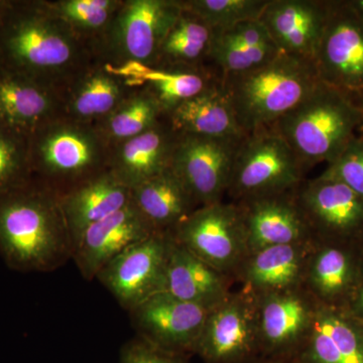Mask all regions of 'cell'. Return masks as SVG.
Wrapping results in <instances>:
<instances>
[{
    "label": "cell",
    "mask_w": 363,
    "mask_h": 363,
    "mask_svg": "<svg viewBox=\"0 0 363 363\" xmlns=\"http://www.w3.org/2000/svg\"><path fill=\"white\" fill-rule=\"evenodd\" d=\"M94 57L48 0H13L0 26V69L63 94Z\"/></svg>",
    "instance_id": "cell-1"
},
{
    "label": "cell",
    "mask_w": 363,
    "mask_h": 363,
    "mask_svg": "<svg viewBox=\"0 0 363 363\" xmlns=\"http://www.w3.org/2000/svg\"><path fill=\"white\" fill-rule=\"evenodd\" d=\"M73 253L61 195L30 182L0 196V255L18 272H52Z\"/></svg>",
    "instance_id": "cell-2"
},
{
    "label": "cell",
    "mask_w": 363,
    "mask_h": 363,
    "mask_svg": "<svg viewBox=\"0 0 363 363\" xmlns=\"http://www.w3.org/2000/svg\"><path fill=\"white\" fill-rule=\"evenodd\" d=\"M362 123L360 100L320 80L297 106L269 130L288 143L306 169L335 161L360 135Z\"/></svg>",
    "instance_id": "cell-3"
},
{
    "label": "cell",
    "mask_w": 363,
    "mask_h": 363,
    "mask_svg": "<svg viewBox=\"0 0 363 363\" xmlns=\"http://www.w3.org/2000/svg\"><path fill=\"white\" fill-rule=\"evenodd\" d=\"M319 82L314 61L281 52L257 68L221 78L222 88L247 135L271 128Z\"/></svg>",
    "instance_id": "cell-4"
},
{
    "label": "cell",
    "mask_w": 363,
    "mask_h": 363,
    "mask_svg": "<svg viewBox=\"0 0 363 363\" xmlns=\"http://www.w3.org/2000/svg\"><path fill=\"white\" fill-rule=\"evenodd\" d=\"M28 140L33 178L60 195L108 171L112 147L94 124L60 116Z\"/></svg>",
    "instance_id": "cell-5"
},
{
    "label": "cell",
    "mask_w": 363,
    "mask_h": 363,
    "mask_svg": "<svg viewBox=\"0 0 363 363\" xmlns=\"http://www.w3.org/2000/svg\"><path fill=\"white\" fill-rule=\"evenodd\" d=\"M182 11L180 0H123L93 52L119 68H154Z\"/></svg>",
    "instance_id": "cell-6"
},
{
    "label": "cell",
    "mask_w": 363,
    "mask_h": 363,
    "mask_svg": "<svg viewBox=\"0 0 363 363\" xmlns=\"http://www.w3.org/2000/svg\"><path fill=\"white\" fill-rule=\"evenodd\" d=\"M305 168L288 143L272 130L243 138L234 160L229 191L240 199L290 192Z\"/></svg>",
    "instance_id": "cell-7"
},
{
    "label": "cell",
    "mask_w": 363,
    "mask_h": 363,
    "mask_svg": "<svg viewBox=\"0 0 363 363\" xmlns=\"http://www.w3.org/2000/svg\"><path fill=\"white\" fill-rule=\"evenodd\" d=\"M315 64L322 82L360 100L363 91V20L346 0H328Z\"/></svg>",
    "instance_id": "cell-8"
},
{
    "label": "cell",
    "mask_w": 363,
    "mask_h": 363,
    "mask_svg": "<svg viewBox=\"0 0 363 363\" xmlns=\"http://www.w3.org/2000/svg\"><path fill=\"white\" fill-rule=\"evenodd\" d=\"M172 243L171 233L156 231L111 260L96 279L130 312L162 292Z\"/></svg>",
    "instance_id": "cell-9"
},
{
    "label": "cell",
    "mask_w": 363,
    "mask_h": 363,
    "mask_svg": "<svg viewBox=\"0 0 363 363\" xmlns=\"http://www.w3.org/2000/svg\"><path fill=\"white\" fill-rule=\"evenodd\" d=\"M243 138L178 135L171 168L199 206L220 202L228 190L234 160Z\"/></svg>",
    "instance_id": "cell-10"
},
{
    "label": "cell",
    "mask_w": 363,
    "mask_h": 363,
    "mask_svg": "<svg viewBox=\"0 0 363 363\" xmlns=\"http://www.w3.org/2000/svg\"><path fill=\"white\" fill-rule=\"evenodd\" d=\"M169 233L179 245L218 272L233 266L247 247L240 208L220 202L198 207Z\"/></svg>",
    "instance_id": "cell-11"
},
{
    "label": "cell",
    "mask_w": 363,
    "mask_h": 363,
    "mask_svg": "<svg viewBox=\"0 0 363 363\" xmlns=\"http://www.w3.org/2000/svg\"><path fill=\"white\" fill-rule=\"evenodd\" d=\"M211 309L159 292L133 308L140 338L157 350L180 355L195 351Z\"/></svg>",
    "instance_id": "cell-12"
},
{
    "label": "cell",
    "mask_w": 363,
    "mask_h": 363,
    "mask_svg": "<svg viewBox=\"0 0 363 363\" xmlns=\"http://www.w3.org/2000/svg\"><path fill=\"white\" fill-rule=\"evenodd\" d=\"M156 233L133 202L93 224L74 243L72 257L88 281L131 245Z\"/></svg>",
    "instance_id": "cell-13"
},
{
    "label": "cell",
    "mask_w": 363,
    "mask_h": 363,
    "mask_svg": "<svg viewBox=\"0 0 363 363\" xmlns=\"http://www.w3.org/2000/svg\"><path fill=\"white\" fill-rule=\"evenodd\" d=\"M135 88L118 67L94 55L62 94L63 116L80 123H97Z\"/></svg>",
    "instance_id": "cell-14"
},
{
    "label": "cell",
    "mask_w": 363,
    "mask_h": 363,
    "mask_svg": "<svg viewBox=\"0 0 363 363\" xmlns=\"http://www.w3.org/2000/svg\"><path fill=\"white\" fill-rule=\"evenodd\" d=\"M328 0H269L259 21L279 52L315 62Z\"/></svg>",
    "instance_id": "cell-15"
},
{
    "label": "cell",
    "mask_w": 363,
    "mask_h": 363,
    "mask_svg": "<svg viewBox=\"0 0 363 363\" xmlns=\"http://www.w3.org/2000/svg\"><path fill=\"white\" fill-rule=\"evenodd\" d=\"M240 208L247 247L255 252L276 245H296L309 230L295 197L289 192L245 199Z\"/></svg>",
    "instance_id": "cell-16"
},
{
    "label": "cell",
    "mask_w": 363,
    "mask_h": 363,
    "mask_svg": "<svg viewBox=\"0 0 363 363\" xmlns=\"http://www.w3.org/2000/svg\"><path fill=\"white\" fill-rule=\"evenodd\" d=\"M178 135L164 119L143 135L113 145L108 171L133 189L171 168Z\"/></svg>",
    "instance_id": "cell-17"
},
{
    "label": "cell",
    "mask_w": 363,
    "mask_h": 363,
    "mask_svg": "<svg viewBox=\"0 0 363 363\" xmlns=\"http://www.w3.org/2000/svg\"><path fill=\"white\" fill-rule=\"evenodd\" d=\"M295 198L309 228L347 233L363 225V198L336 179L320 176Z\"/></svg>",
    "instance_id": "cell-18"
},
{
    "label": "cell",
    "mask_w": 363,
    "mask_h": 363,
    "mask_svg": "<svg viewBox=\"0 0 363 363\" xmlns=\"http://www.w3.org/2000/svg\"><path fill=\"white\" fill-rule=\"evenodd\" d=\"M60 116H63L60 93L0 69V123L30 135Z\"/></svg>",
    "instance_id": "cell-19"
},
{
    "label": "cell",
    "mask_w": 363,
    "mask_h": 363,
    "mask_svg": "<svg viewBox=\"0 0 363 363\" xmlns=\"http://www.w3.org/2000/svg\"><path fill=\"white\" fill-rule=\"evenodd\" d=\"M252 313L240 301H222L212 308L196 346L209 363H234L247 357L255 341Z\"/></svg>",
    "instance_id": "cell-20"
},
{
    "label": "cell",
    "mask_w": 363,
    "mask_h": 363,
    "mask_svg": "<svg viewBox=\"0 0 363 363\" xmlns=\"http://www.w3.org/2000/svg\"><path fill=\"white\" fill-rule=\"evenodd\" d=\"M131 202V190L106 171L61 195V204L74 243L93 224Z\"/></svg>",
    "instance_id": "cell-21"
},
{
    "label": "cell",
    "mask_w": 363,
    "mask_h": 363,
    "mask_svg": "<svg viewBox=\"0 0 363 363\" xmlns=\"http://www.w3.org/2000/svg\"><path fill=\"white\" fill-rule=\"evenodd\" d=\"M177 135L235 138L247 136L236 119L221 81L176 107L166 116Z\"/></svg>",
    "instance_id": "cell-22"
},
{
    "label": "cell",
    "mask_w": 363,
    "mask_h": 363,
    "mask_svg": "<svg viewBox=\"0 0 363 363\" xmlns=\"http://www.w3.org/2000/svg\"><path fill=\"white\" fill-rule=\"evenodd\" d=\"M131 202L160 233H171L200 207L172 168L131 189Z\"/></svg>",
    "instance_id": "cell-23"
},
{
    "label": "cell",
    "mask_w": 363,
    "mask_h": 363,
    "mask_svg": "<svg viewBox=\"0 0 363 363\" xmlns=\"http://www.w3.org/2000/svg\"><path fill=\"white\" fill-rule=\"evenodd\" d=\"M162 291L179 300L209 309L224 300L223 281L218 271L179 245L174 238Z\"/></svg>",
    "instance_id": "cell-24"
},
{
    "label": "cell",
    "mask_w": 363,
    "mask_h": 363,
    "mask_svg": "<svg viewBox=\"0 0 363 363\" xmlns=\"http://www.w3.org/2000/svg\"><path fill=\"white\" fill-rule=\"evenodd\" d=\"M213 39L214 30L201 18L183 9L162 43L154 69L205 71L204 62L209 61Z\"/></svg>",
    "instance_id": "cell-25"
},
{
    "label": "cell",
    "mask_w": 363,
    "mask_h": 363,
    "mask_svg": "<svg viewBox=\"0 0 363 363\" xmlns=\"http://www.w3.org/2000/svg\"><path fill=\"white\" fill-rule=\"evenodd\" d=\"M121 69L135 87L142 86L156 99L164 116L220 81L213 74L205 71L161 70L136 65Z\"/></svg>",
    "instance_id": "cell-26"
},
{
    "label": "cell",
    "mask_w": 363,
    "mask_h": 363,
    "mask_svg": "<svg viewBox=\"0 0 363 363\" xmlns=\"http://www.w3.org/2000/svg\"><path fill=\"white\" fill-rule=\"evenodd\" d=\"M304 363H363V336L342 318L321 313L311 324Z\"/></svg>",
    "instance_id": "cell-27"
},
{
    "label": "cell",
    "mask_w": 363,
    "mask_h": 363,
    "mask_svg": "<svg viewBox=\"0 0 363 363\" xmlns=\"http://www.w3.org/2000/svg\"><path fill=\"white\" fill-rule=\"evenodd\" d=\"M164 117L156 99L140 86L94 126L112 147L152 130Z\"/></svg>",
    "instance_id": "cell-28"
},
{
    "label": "cell",
    "mask_w": 363,
    "mask_h": 363,
    "mask_svg": "<svg viewBox=\"0 0 363 363\" xmlns=\"http://www.w3.org/2000/svg\"><path fill=\"white\" fill-rule=\"evenodd\" d=\"M123 0H55L52 11L94 50Z\"/></svg>",
    "instance_id": "cell-29"
},
{
    "label": "cell",
    "mask_w": 363,
    "mask_h": 363,
    "mask_svg": "<svg viewBox=\"0 0 363 363\" xmlns=\"http://www.w3.org/2000/svg\"><path fill=\"white\" fill-rule=\"evenodd\" d=\"M296 245H276L255 252L248 267V279L255 288L281 291L295 283L303 260Z\"/></svg>",
    "instance_id": "cell-30"
},
{
    "label": "cell",
    "mask_w": 363,
    "mask_h": 363,
    "mask_svg": "<svg viewBox=\"0 0 363 363\" xmlns=\"http://www.w3.org/2000/svg\"><path fill=\"white\" fill-rule=\"evenodd\" d=\"M309 323L304 303L295 296H277L262 308L260 328L264 341L274 348L284 347L297 340Z\"/></svg>",
    "instance_id": "cell-31"
},
{
    "label": "cell",
    "mask_w": 363,
    "mask_h": 363,
    "mask_svg": "<svg viewBox=\"0 0 363 363\" xmlns=\"http://www.w3.org/2000/svg\"><path fill=\"white\" fill-rule=\"evenodd\" d=\"M32 179L28 135L0 123V196Z\"/></svg>",
    "instance_id": "cell-32"
},
{
    "label": "cell",
    "mask_w": 363,
    "mask_h": 363,
    "mask_svg": "<svg viewBox=\"0 0 363 363\" xmlns=\"http://www.w3.org/2000/svg\"><path fill=\"white\" fill-rule=\"evenodd\" d=\"M213 30H223L247 21L259 20L269 0H180Z\"/></svg>",
    "instance_id": "cell-33"
},
{
    "label": "cell",
    "mask_w": 363,
    "mask_h": 363,
    "mask_svg": "<svg viewBox=\"0 0 363 363\" xmlns=\"http://www.w3.org/2000/svg\"><path fill=\"white\" fill-rule=\"evenodd\" d=\"M279 50L274 45L262 47L225 48L212 44L209 61L218 69L219 78L257 68L276 57Z\"/></svg>",
    "instance_id": "cell-34"
},
{
    "label": "cell",
    "mask_w": 363,
    "mask_h": 363,
    "mask_svg": "<svg viewBox=\"0 0 363 363\" xmlns=\"http://www.w3.org/2000/svg\"><path fill=\"white\" fill-rule=\"evenodd\" d=\"M350 274V262L345 253L328 248L320 252L313 262L311 279L321 295L333 296L346 288Z\"/></svg>",
    "instance_id": "cell-35"
},
{
    "label": "cell",
    "mask_w": 363,
    "mask_h": 363,
    "mask_svg": "<svg viewBox=\"0 0 363 363\" xmlns=\"http://www.w3.org/2000/svg\"><path fill=\"white\" fill-rule=\"evenodd\" d=\"M321 176L342 182L363 198V135L351 140Z\"/></svg>",
    "instance_id": "cell-36"
},
{
    "label": "cell",
    "mask_w": 363,
    "mask_h": 363,
    "mask_svg": "<svg viewBox=\"0 0 363 363\" xmlns=\"http://www.w3.org/2000/svg\"><path fill=\"white\" fill-rule=\"evenodd\" d=\"M213 44L225 48L274 45L271 35L259 20L243 21L226 30H214Z\"/></svg>",
    "instance_id": "cell-37"
},
{
    "label": "cell",
    "mask_w": 363,
    "mask_h": 363,
    "mask_svg": "<svg viewBox=\"0 0 363 363\" xmlns=\"http://www.w3.org/2000/svg\"><path fill=\"white\" fill-rule=\"evenodd\" d=\"M119 363H184L180 355L154 347L142 339H135L123 346Z\"/></svg>",
    "instance_id": "cell-38"
},
{
    "label": "cell",
    "mask_w": 363,
    "mask_h": 363,
    "mask_svg": "<svg viewBox=\"0 0 363 363\" xmlns=\"http://www.w3.org/2000/svg\"><path fill=\"white\" fill-rule=\"evenodd\" d=\"M348 6L363 20V0H346Z\"/></svg>",
    "instance_id": "cell-39"
},
{
    "label": "cell",
    "mask_w": 363,
    "mask_h": 363,
    "mask_svg": "<svg viewBox=\"0 0 363 363\" xmlns=\"http://www.w3.org/2000/svg\"><path fill=\"white\" fill-rule=\"evenodd\" d=\"M11 4H13V0H0V26L9 13Z\"/></svg>",
    "instance_id": "cell-40"
},
{
    "label": "cell",
    "mask_w": 363,
    "mask_h": 363,
    "mask_svg": "<svg viewBox=\"0 0 363 363\" xmlns=\"http://www.w3.org/2000/svg\"><path fill=\"white\" fill-rule=\"evenodd\" d=\"M360 105H362V116H363V91L362 94H360ZM360 135H363V123H362V131H360Z\"/></svg>",
    "instance_id": "cell-41"
},
{
    "label": "cell",
    "mask_w": 363,
    "mask_h": 363,
    "mask_svg": "<svg viewBox=\"0 0 363 363\" xmlns=\"http://www.w3.org/2000/svg\"><path fill=\"white\" fill-rule=\"evenodd\" d=\"M360 305H362V309H363V290L362 292V295H360Z\"/></svg>",
    "instance_id": "cell-42"
}]
</instances>
